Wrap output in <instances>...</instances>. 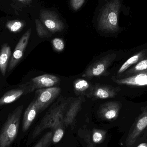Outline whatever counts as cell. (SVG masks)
Returning <instances> with one entry per match:
<instances>
[{"label": "cell", "instance_id": "8992f818", "mask_svg": "<svg viewBox=\"0 0 147 147\" xmlns=\"http://www.w3.org/2000/svg\"><path fill=\"white\" fill-rule=\"evenodd\" d=\"M134 126L130 129L126 140V146L131 147L136 142L139 136L147 127V105L142 110Z\"/></svg>", "mask_w": 147, "mask_h": 147}, {"label": "cell", "instance_id": "ac0fdd59", "mask_svg": "<svg viewBox=\"0 0 147 147\" xmlns=\"http://www.w3.org/2000/svg\"><path fill=\"white\" fill-rule=\"evenodd\" d=\"M74 89L76 95L87 96L90 93L92 86L85 80L78 79L74 82Z\"/></svg>", "mask_w": 147, "mask_h": 147}, {"label": "cell", "instance_id": "4316f807", "mask_svg": "<svg viewBox=\"0 0 147 147\" xmlns=\"http://www.w3.org/2000/svg\"><path fill=\"white\" fill-rule=\"evenodd\" d=\"M85 141L87 144V147H95L94 143L92 141L90 136L89 135H87L86 136Z\"/></svg>", "mask_w": 147, "mask_h": 147}, {"label": "cell", "instance_id": "7c38bea8", "mask_svg": "<svg viewBox=\"0 0 147 147\" xmlns=\"http://www.w3.org/2000/svg\"><path fill=\"white\" fill-rule=\"evenodd\" d=\"M113 81L119 85L142 86H147V70L133 76L124 78L113 77Z\"/></svg>", "mask_w": 147, "mask_h": 147}, {"label": "cell", "instance_id": "6da1fadb", "mask_svg": "<svg viewBox=\"0 0 147 147\" xmlns=\"http://www.w3.org/2000/svg\"><path fill=\"white\" fill-rule=\"evenodd\" d=\"M130 11L123 0H109L105 5L98 21L99 28L110 33L115 34L123 30L118 22L119 16L123 10Z\"/></svg>", "mask_w": 147, "mask_h": 147}, {"label": "cell", "instance_id": "7a4b0ae2", "mask_svg": "<svg viewBox=\"0 0 147 147\" xmlns=\"http://www.w3.org/2000/svg\"><path fill=\"white\" fill-rule=\"evenodd\" d=\"M69 106L68 100L60 102L53 106L34 129L32 138H36L47 129H52L55 130L58 128L63 127L64 117Z\"/></svg>", "mask_w": 147, "mask_h": 147}, {"label": "cell", "instance_id": "5bb4252c", "mask_svg": "<svg viewBox=\"0 0 147 147\" xmlns=\"http://www.w3.org/2000/svg\"><path fill=\"white\" fill-rule=\"evenodd\" d=\"M84 99L82 96L74 100L68 107L64 117V126L67 127L74 121L77 115L82 108Z\"/></svg>", "mask_w": 147, "mask_h": 147}, {"label": "cell", "instance_id": "d6986e66", "mask_svg": "<svg viewBox=\"0 0 147 147\" xmlns=\"http://www.w3.org/2000/svg\"><path fill=\"white\" fill-rule=\"evenodd\" d=\"M147 70V57L142 59L123 72L120 77L116 78H127Z\"/></svg>", "mask_w": 147, "mask_h": 147}, {"label": "cell", "instance_id": "f1b7e54d", "mask_svg": "<svg viewBox=\"0 0 147 147\" xmlns=\"http://www.w3.org/2000/svg\"><path fill=\"white\" fill-rule=\"evenodd\" d=\"M21 1H31V0H21Z\"/></svg>", "mask_w": 147, "mask_h": 147}, {"label": "cell", "instance_id": "7402d4cb", "mask_svg": "<svg viewBox=\"0 0 147 147\" xmlns=\"http://www.w3.org/2000/svg\"><path fill=\"white\" fill-rule=\"evenodd\" d=\"M36 26L37 34L40 37L47 38L51 36V34L50 33L49 30L45 27L38 20H36Z\"/></svg>", "mask_w": 147, "mask_h": 147}, {"label": "cell", "instance_id": "484cf974", "mask_svg": "<svg viewBox=\"0 0 147 147\" xmlns=\"http://www.w3.org/2000/svg\"><path fill=\"white\" fill-rule=\"evenodd\" d=\"M85 0H71V5L74 10H78L84 2Z\"/></svg>", "mask_w": 147, "mask_h": 147}, {"label": "cell", "instance_id": "83f0119b", "mask_svg": "<svg viewBox=\"0 0 147 147\" xmlns=\"http://www.w3.org/2000/svg\"><path fill=\"white\" fill-rule=\"evenodd\" d=\"M137 147H147V144L146 143H141Z\"/></svg>", "mask_w": 147, "mask_h": 147}, {"label": "cell", "instance_id": "2e32d148", "mask_svg": "<svg viewBox=\"0 0 147 147\" xmlns=\"http://www.w3.org/2000/svg\"><path fill=\"white\" fill-rule=\"evenodd\" d=\"M147 57V50H142L127 59L121 66L117 71V78L120 77L123 72L132 67L133 65L139 63L142 59Z\"/></svg>", "mask_w": 147, "mask_h": 147}, {"label": "cell", "instance_id": "9c48e42d", "mask_svg": "<svg viewBox=\"0 0 147 147\" xmlns=\"http://www.w3.org/2000/svg\"><path fill=\"white\" fill-rule=\"evenodd\" d=\"M40 18L45 27L51 32H61L65 27L64 23L59 19L57 15L52 11L41 10Z\"/></svg>", "mask_w": 147, "mask_h": 147}, {"label": "cell", "instance_id": "4fadbf2b", "mask_svg": "<svg viewBox=\"0 0 147 147\" xmlns=\"http://www.w3.org/2000/svg\"><path fill=\"white\" fill-rule=\"evenodd\" d=\"M29 93L27 83L21 85L18 88L7 92L0 98V106L6 105L15 102L22 95Z\"/></svg>", "mask_w": 147, "mask_h": 147}, {"label": "cell", "instance_id": "603a6c76", "mask_svg": "<svg viewBox=\"0 0 147 147\" xmlns=\"http://www.w3.org/2000/svg\"><path fill=\"white\" fill-rule=\"evenodd\" d=\"M64 135L63 127L58 128L54 130L52 141L54 143H57L60 141Z\"/></svg>", "mask_w": 147, "mask_h": 147}, {"label": "cell", "instance_id": "cb8c5ba5", "mask_svg": "<svg viewBox=\"0 0 147 147\" xmlns=\"http://www.w3.org/2000/svg\"><path fill=\"white\" fill-rule=\"evenodd\" d=\"M52 44L54 50L60 52L63 51L64 49V42L62 38H55L52 40Z\"/></svg>", "mask_w": 147, "mask_h": 147}, {"label": "cell", "instance_id": "5b68a950", "mask_svg": "<svg viewBox=\"0 0 147 147\" xmlns=\"http://www.w3.org/2000/svg\"><path fill=\"white\" fill-rule=\"evenodd\" d=\"M61 92V88L54 86L36 90L34 100L38 113L46 109L57 98Z\"/></svg>", "mask_w": 147, "mask_h": 147}, {"label": "cell", "instance_id": "3957f363", "mask_svg": "<svg viewBox=\"0 0 147 147\" xmlns=\"http://www.w3.org/2000/svg\"><path fill=\"white\" fill-rule=\"evenodd\" d=\"M23 105H20L9 114L0 134V147H8L17 137Z\"/></svg>", "mask_w": 147, "mask_h": 147}, {"label": "cell", "instance_id": "ba28073f", "mask_svg": "<svg viewBox=\"0 0 147 147\" xmlns=\"http://www.w3.org/2000/svg\"><path fill=\"white\" fill-rule=\"evenodd\" d=\"M121 90L119 87L96 84L92 86L87 97L93 99H107L115 97Z\"/></svg>", "mask_w": 147, "mask_h": 147}, {"label": "cell", "instance_id": "9a60e30c", "mask_svg": "<svg viewBox=\"0 0 147 147\" xmlns=\"http://www.w3.org/2000/svg\"><path fill=\"white\" fill-rule=\"evenodd\" d=\"M38 109L34 99L31 102L25 111L22 121V130L26 132L30 127L37 116L38 114Z\"/></svg>", "mask_w": 147, "mask_h": 147}, {"label": "cell", "instance_id": "277c9868", "mask_svg": "<svg viewBox=\"0 0 147 147\" xmlns=\"http://www.w3.org/2000/svg\"><path fill=\"white\" fill-rule=\"evenodd\" d=\"M116 58L117 54L115 53L104 56L90 65L83 74L82 77L91 79L94 77L108 76L110 74L108 69Z\"/></svg>", "mask_w": 147, "mask_h": 147}, {"label": "cell", "instance_id": "e0dca14e", "mask_svg": "<svg viewBox=\"0 0 147 147\" xmlns=\"http://www.w3.org/2000/svg\"><path fill=\"white\" fill-rule=\"evenodd\" d=\"M11 57V48L7 44H4L0 52V71L3 76L6 74L9 61Z\"/></svg>", "mask_w": 147, "mask_h": 147}, {"label": "cell", "instance_id": "30bf717a", "mask_svg": "<svg viewBox=\"0 0 147 147\" xmlns=\"http://www.w3.org/2000/svg\"><path fill=\"white\" fill-rule=\"evenodd\" d=\"M31 34V29H29L23 34L16 45L13 55L9 63V71H11L19 63L23 57L25 50L27 47Z\"/></svg>", "mask_w": 147, "mask_h": 147}, {"label": "cell", "instance_id": "f546056e", "mask_svg": "<svg viewBox=\"0 0 147 147\" xmlns=\"http://www.w3.org/2000/svg\"><path fill=\"white\" fill-rule=\"evenodd\" d=\"M0 79H1V78H0Z\"/></svg>", "mask_w": 147, "mask_h": 147}, {"label": "cell", "instance_id": "ffe728a7", "mask_svg": "<svg viewBox=\"0 0 147 147\" xmlns=\"http://www.w3.org/2000/svg\"><path fill=\"white\" fill-rule=\"evenodd\" d=\"M106 131L103 129H94L92 134L91 140L93 143L99 144L102 143L105 140Z\"/></svg>", "mask_w": 147, "mask_h": 147}, {"label": "cell", "instance_id": "44dd1931", "mask_svg": "<svg viewBox=\"0 0 147 147\" xmlns=\"http://www.w3.org/2000/svg\"><path fill=\"white\" fill-rule=\"evenodd\" d=\"M53 133L48 132L45 134L34 147H47L52 142Z\"/></svg>", "mask_w": 147, "mask_h": 147}, {"label": "cell", "instance_id": "d4e9b609", "mask_svg": "<svg viewBox=\"0 0 147 147\" xmlns=\"http://www.w3.org/2000/svg\"><path fill=\"white\" fill-rule=\"evenodd\" d=\"M7 27L11 32H17L21 29L22 24L20 22H14L8 23Z\"/></svg>", "mask_w": 147, "mask_h": 147}, {"label": "cell", "instance_id": "52a82bcc", "mask_svg": "<svg viewBox=\"0 0 147 147\" xmlns=\"http://www.w3.org/2000/svg\"><path fill=\"white\" fill-rule=\"evenodd\" d=\"M60 82V79L51 74H46L33 78L27 84L29 93L38 90L53 87Z\"/></svg>", "mask_w": 147, "mask_h": 147}, {"label": "cell", "instance_id": "8fae6325", "mask_svg": "<svg viewBox=\"0 0 147 147\" xmlns=\"http://www.w3.org/2000/svg\"><path fill=\"white\" fill-rule=\"evenodd\" d=\"M121 106V102L116 101L106 102L99 107L98 112V116L103 120L114 121L119 116Z\"/></svg>", "mask_w": 147, "mask_h": 147}]
</instances>
